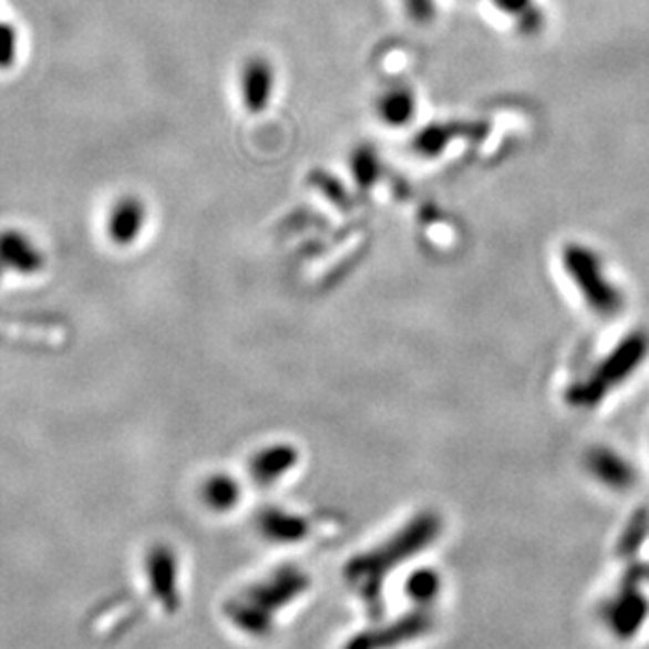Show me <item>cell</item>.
Segmentation results:
<instances>
[{
	"label": "cell",
	"mask_w": 649,
	"mask_h": 649,
	"mask_svg": "<svg viewBox=\"0 0 649 649\" xmlns=\"http://www.w3.org/2000/svg\"><path fill=\"white\" fill-rule=\"evenodd\" d=\"M563 266L567 277L578 287L588 308L601 317H614L622 310L625 298L616 285L607 281L604 266L595 251L585 245H567L563 249Z\"/></svg>",
	"instance_id": "obj_1"
},
{
	"label": "cell",
	"mask_w": 649,
	"mask_h": 649,
	"mask_svg": "<svg viewBox=\"0 0 649 649\" xmlns=\"http://www.w3.org/2000/svg\"><path fill=\"white\" fill-rule=\"evenodd\" d=\"M648 352L649 338L646 333L637 331L628 336L586 382H580L569 390V401L578 405L597 403L609 387H616L622 380H627L628 375L643 363Z\"/></svg>",
	"instance_id": "obj_2"
},
{
	"label": "cell",
	"mask_w": 649,
	"mask_h": 649,
	"mask_svg": "<svg viewBox=\"0 0 649 649\" xmlns=\"http://www.w3.org/2000/svg\"><path fill=\"white\" fill-rule=\"evenodd\" d=\"M0 266L18 275H37L44 266L43 251L20 230H2Z\"/></svg>",
	"instance_id": "obj_3"
},
{
	"label": "cell",
	"mask_w": 649,
	"mask_h": 649,
	"mask_svg": "<svg viewBox=\"0 0 649 649\" xmlns=\"http://www.w3.org/2000/svg\"><path fill=\"white\" fill-rule=\"evenodd\" d=\"M146 224V205L137 196H123L110 212L109 235L114 245L130 247Z\"/></svg>",
	"instance_id": "obj_4"
},
{
	"label": "cell",
	"mask_w": 649,
	"mask_h": 649,
	"mask_svg": "<svg viewBox=\"0 0 649 649\" xmlns=\"http://www.w3.org/2000/svg\"><path fill=\"white\" fill-rule=\"evenodd\" d=\"M272 83H275L272 65L261 58L249 60L240 74V93H243L245 109L251 114H260L268 109L272 97Z\"/></svg>",
	"instance_id": "obj_5"
},
{
	"label": "cell",
	"mask_w": 649,
	"mask_h": 649,
	"mask_svg": "<svg viewBox=\"0 0 649 649\" xmlns=\"http://www.w3.org/2000/svg\"><path fill=\"white\" fill-rule=\"evenodd\" d=\"M378 114L389 127H405L415 116V95L412 89H389L378 102Z\"/></svg>",
	"instance_id": "obj_6"
},
{
	"label": "cell",
	"mask_w": 649,
	"mask_h": 649,
	"mask_svg": "<svg viewBox=\"0 0 649 649\" xmlns=\"http://www.w3.org/2000/svg\"><path fill=\"white\" fill-rule=\"evenodd\" d=\"M457 133L455 125H431L424 127L415 135L413 140V148L420 152L422 156H436L439 152L443 151Z\"/></svg>",
	"instance_id": "obj_7"
},
{
	"label": "cell",
	"mask_w": 649,
	"mask_h": 649,
	"mask_svg": "<svg viewBox=\"0 0 649 649\" xmlns=\"http://www.w3.org/2000/svg\"><path fill=\"white\" fill-rule=\"evenodd\" d=\"M350 167H352V175H354L357 184L368 188L380 175V158L371 148H359L352 154Z\"/></svg>",
	"instance_id": "obj_8"
},
{
	"label": "cell",
	"mask_w": 649,
	"mask_h": 649,
	"mask_svg": "<svg viewBox=\"0 0 649 649\" xmlns=\"http://www.w3.org/2000/svg\"><path fill=\"white\" fill-rule=\"evenodd\" d=\"M291 457H293V454L289 450H285V447L270 450L268 454L261 455L260 460H258V468H260L261 473H275L282 466H287L291 462Z\"/></svg>",
	"instance_id": "obj_9"
},
{
	"label": "cell",
	"mask_w": 649,
	"mask_h": 649,
	"mask_svg": "<svg viewBox=\"0 0 649 649\" xmlns=\"http://www.w3.org/2000/svg\"><path fill=\"white\" fill-rule=\"evenodd\" d=\"M16 32L0 23V68H9L16 60Z\"/></svg>",
	"instance_id": "obj_10"
},
{
	"label": "cell",
	"mask_w": 649,
	"mask_h": 649,
	"mask_svg": "<svg viewBox=\"0 0 649 649\" xmlns=\"http://www.w3.org/2000/svg\"><path fill=\"white\" fill-rule=\"evenodd\" d=\"M405 4L415 22L429 23L433 20V0H405Z\"/></svg>",
	"instance_id": "obj_11"
},
{
	"label": "cell",
	"mask_w": 649,
	"mask_h": 649,
	"mask_svg": "<svg viewBox=\"0 0 649 649\" xmlns=\"http://www.w3.org/2000/svg\"><path fill=\"white\" fill-rule=\"evenodd\" d=\"M529 2L532 0H494V4H498L506 13H523L525 9H529Z\"/></svg>",
	"instance_id": "obj_12"
},
{
	"label": "cell",
	"mask_w": 649,
	"mask_h": 649,
	"mask_svg": "<svg viewBox=\"0 0 649 649\" xmlns=\"http://www.w3.org/2000/svg\"><path fill=\"white\" fill-rule=\"evenodd\" d=\"M2 275H4V268H2V266H0V277H2Z\"/></svg>",
	"instance_id": "obj_13"
}]
</instances>
